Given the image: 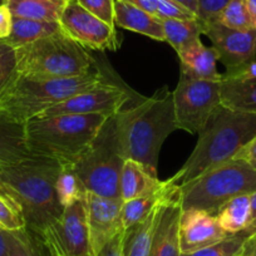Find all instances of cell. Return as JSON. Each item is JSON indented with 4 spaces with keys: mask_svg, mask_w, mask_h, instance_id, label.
<instances>
[{
    "mask_svg": "<svg viewBox=\"0 0 256 256\" xmlns=\"http://www.w3.org/2000/svg\"><path fill=\"white\" fill-rule=\"evenodd\" d=\"M116 132L124 160H134L157 172L164 140L177 130L172 92L164 88L152 97H142L114 114Z\"/></svg>",
    "mask_w": 256,
    "mask_h": 256,
    "instance_id": "cell-1",
    "label": "cell"
},
{
    "mask_svg": "<svg viewBox=\"0 0 256 256\" xmlns=\"http://www.w3.org/2000/svg\"><path fill=\"white\" fill-rule=\"evenodd\" d=\"M60 170V162L42 156L0 166V186L19 204L26 228L36 235L63 212L56 191Z\"/></svg>",
    "mask_w": 256,
    "mask_h": 256,
    "instance_id": "cell-2",
    "label": "cell"
},
{
    "mask_svg": "<svg viewBox=\"0 0 256 256\" xmlns=\"http://www.w3.org/2000/svg\"><path fill=\"white\" fill-rule=\"evenodd\" d=\"M256 136V114L231 110L218 106L184 166L168 181L184 184L212 167L235 158L241 148Z\"/></svg>",
    "mask_w": 256,
    "mask_h": 256,
    "instance_id": "cell-3",
    "label": "cell"
},
{
    "mask_svg": "<svg viewBox=\"0 0 256 256\" xmlns=\"http://www.w3.org/2000/svg\"><path fill=\"white\" fill-rule=\"evenodd\" d=\"M106 80L98 64L86 74L66 80H34L16 73L0 92V122L26 123L52 106Z\"/></svg>",
    "mask_w": 256,
    "mask_h": 256,
    "instance_id": "cell-4",
    "label": "cell"
},
{
    "mask_svg": "<svg viewBox=\"0 0 256 256\" xmlns=\"http://www.w3.org/2000/svg\"><path fill=\"white\" fill-rule=\"evenodd\" d=\"M108 118L97 113L38 116L24 123L26 144L33 156L70 164L92 144Z\"/></svg>",
    "mask_w": 256,
    "mask_h": 256,
    "instance_id": "cell-5",
    "label": "cell"
},
{
    "mask_svg": "<svg viewBox=\"0 0 256 256\" xmlns=\"http://www.w3.org/2000/svg\"><path fill=\"white\" fill-rule=\"evenodd\" d=\"M16 73L34 80L78 77L97 66L94 56L63 32L16 49Z\"/></svg>",
    "mask_w": 256,
    "mask_h": 256,
    "instance_id": "cell-6",
    "label": "cell"
},
{
    "mask_svg": "<svg viewBox=\"0 0 256 256\" xmlns=\"http://www.w3.org/2000/svg\"><path fill=\"white\" fill-rule=\"evenodd\" d=\"M178 187L182 211L198 208L216 215L231 198L256 192V171L232 158Z\"/></svg>",
    "mask_w": 256,
    "mask_h": 256,
    "instance_id": "cell-7",
    "label": "cell"
},
{
    "mask_svg": "<svg viewBox=\"0 0 256 256\" xmlns=\"http://www.w3.org/2000/svg\"><path fill=\"white\" fill-rule=\"evenodd\" d=\"M123 162L114 116H110L92 144L74 161L67 164L76 172L86 192L103 198H120V177Z\"/></svg>",
    "mask_w": 256,
    "mask_h": 256,
    "instance_id": "cell-8",
    "label": "cell"
},
{
    "mask_svg": "<svg viewBox=\"0 0 256 256\" xmlns=\"http://www.w3.org/2000/svg\"><path fill=\"white\" fill-rule=\"evenodd\" d=\"M36 238L48 256H93L86 195L64 206L60 216Z\"/></svg>",
    "mask_w": 256,
    "mask_h": 256,
    "instance_id": "cell-9",
    "label": "cell"
},
{
    "mask_svg": "<svg viewBox=\"0 0 256 256\" xmlns=\"http://www.w3.org/2000/svg\"><path fill=\"white\" fill-rule=\"evenodd\" d=\"M172 97L177 130L198 134L221 104L220 82L192 80L180 74Z\"/></svg>",
    "mask_w": 256,
    "mask_h": 256,
    "instance_id": "cell-10",
    "label": "cell"
},
{
    "mask_svg": "<svg viewBox=\"0 0 256 256\" xmlns=\"http://www.w3.org/2000/svg\"><path fill=\"white\" fill-rule=\"evenodd\" d=\"M134 90L127 87H120L116 80H107L106 82L80 92L60 103L52 106L42 112V117L59 114H103L110 117L120 112L130 102ZM38 117V116H36Z\"/></svg>",
    "mask_w": 256,
    "mask_h": 256,
    "instance_id": "cell-11",
    "label": "cell"
},
{
    "mask_svg": "<svg viewBox=\"0 0 256 256\" xmlns=\"http://www.w3.org/2000/svg\"><path fill=\"white\" fill-rule=\"evenodd\" d=\"M59 24L66 36L87 50H116L120 46L116 26L86 10L77 0L68 2Z\"/></svg>",
    "mask_w": 256,
    "mask_h": 256,
    "instance_id": "cell-12",
    "label": "cell"
},
{
    "mask_svg": "<svg viewBox=\"0 0 256 256\" xmlns=\"http://www.w3.org/2000/svg\"><path fill=\"white\" fill-rule=\"evenodd\" d=\"M206 36L212 43L218 60L226 70H238L256 60V29L240 30L222 26L218 22L205 24Z\"/></svg>",
    "mask_w": 256,
    "mask_h": 256,
    "instance_id": "cell-13",
    "label": "cell"
},
{
    "mask_svg": "<svg viewBox=\"0 0 256 256\" xmlns=\"http://www.w3.org/2000/svg\"><path fill=\"white\" fill-rule=\"evenodd\" d=\"M122 204L120 198H103L92 192H86L88 228L93 256L124 230L122 225Z\"/></svg>",
    "mask_w": 256,
    "mask_h": 256,
    "instance_id": "cell-14",
    "label": "cell"
},
{
    "mask_svg": "<svg viewBox=\"0 0 256 256\" xmlns=\"http://www.w3.org/2000/svg\"><path fill=\"white\" fill-rule=\"evenodd\" d=\"M181 215L182 206L180 187L178 184L170 182L168 191L160 202L150 256H181V248H180Z\"/></svg>",
    "mask_w": 256,
    "mask_h": 256,
    "instance_id": "cell-15",
    "label": "cell"
},
{
    "mask_svg": "<svg viewBox=\"0 0 256 256\" xmlns=\"http://www.w3.org/2000/svg\"><path fill=\"white\" fill-rule=\"evenodd\" d=\"M215 215L205 210H184L180 220V248L188 254L228 238Z\"/></svg>",
    "mask_w": 256,
    "mask_h": 256,
    "instance_id": "cell-16",
    "label": "cell"
},
{
    "mask_svg": "<svg viewBox=\"0 0 256 256\" xmlns=\"http://www.w3.org/2000/svg\"><path fill=\"white\" fill-rule=\"evenodd\" d=\"M180 59V74L192 80L221 82L222 74L218 73L216 62L218 56L212 46H206L201 39L184 46L177 52Z\"/></svg>",
    "mask_w": 256,
    "mask_h": 256,
    "instance_id": "cell-17",
    "label": "cell"
},
{
    "mask_svg": "<svg viewBox=\"0 0 256 256\" xmlns=\"http://www.w3.org/2000/svg\"><path fill=\"white\" fill-rule=\"evenodd\" d=\"M114 26L142 34L154 40L164 42L162 20L123 0H114Z\"/></svg>",
    "mask_w": 256,
    "mask_h": 256,
    "instance_id": "cell-18",
    "label": "cell"
},
{
    "mask_svg": "<svg viewBox=\"0 0 256 256\" xmlns=\"http://www.w3.org/2000/svg\"><path fill=\"white\" fill-rule=\"evenodd\" d=\"M157 172L151 171L134 160H124L120 177V194L123 202L148 194L162 186Z\"/></svg>",
    "mask_w": 256,
    "mask_h": 256,
    "instance_id": "cell-19",
    "label": "cell"
},
{
    "mask_svg": "<svg viewBox=\"0 0 256 256\" xmlns=\"http://www.w3.org/2000/svg\"><path fill=\"white\" fill-rule=\"evenodd\" d=\"M221 106L238 112L256 114V77L221 78Z\"/></svg>",
    "mask_w": 256,
    "mask_h": 256,
    "instance_id": "cell-20",
    "label": "cell"
},
{
    "mask_svg": "<svg viewBox=\"0 0 256 256\" xmlns=\"http://www.w3.org/2000/svg\"><path fill=\"white\" fill-rule=\"evenodd\" d=\"M162 201V200H161ZM160 204L138 222L123 230L122 252L123 256H150L154 228H156L157 214Z\"/></svg>",
    "mask_w": 256,
    "mask_h": 256,
    "instance_id": "cell-21",
    "label": "cell"
},
{
    "mask_svg": "<svg viewBox=\"0 0 256 256\" xmlns=\"http://www.w3.org/2000/svg\"><path fill=\"white\" fill-rule=\"evenodd\" d=\"M30 156L24 123L0 122V166L18 164Z\"/></svg>",
    "mask_w": 256,
    "mask_h": 256,
    "instance_id": "cell-22",
    "label": "cell"
},
{
    "mask_svg": "<svg viewBox=\"0 0 256 256\" xmlns=\"http://www.w3.org/2000/svg\"><path fill=\"white\" fill-rule=\"evenodd\" d=\"M67 3V0H6L13 16L46 22H59Z\"/></svg>",
    "mask_w": 256,
    "mask_h": 256,
    "instance_id": "cell-23",
    "label": "cell"
},
{
    "mask_svg": "<svg viewBox=\"0 0 256 256\" xmlns=\"http://www.w3.org/2000/svg\"><path fill=\"white\" fill-rule=\"evenodd\" d=\"M62 26L59 22H46V20H34V19L16 18L13 16V26L12 33L6 43L14 48H19L26 44L33 43L38 39L46 38V36H54L60 33Z\"/></svg>",
    "mask_w": 256,
    "mask_h": 256,
    "instance_id": "cell-24",
    "label": "cell"
},
{
    "mask_svg": "<svg viewBox=\"0 0 256 256\" xmlns=\"http://www.w3.org/2000/svg\"><path fill=\"white\" fill-rule=\"evenodd\" d=\"M215 216L228 235L242 232L250 218V195H241L231 198L220 208Z\"/></svg>",
    "mask_w": 256,
    "mask_h": 256,
    "instance_id": "cell-25",
    "label": "cell"
},
{
    "mask_svg": "<svg viewBox=\"0 0 256 256\" xmlns=\"http://www.w3.org/2000/svg\"><path fill=\"white\" fill-rule=\"evenodd\" d=\"M170 188L168 180L164 181L162 186L154 191L144 194L134 200L126 201L122 204V225L123 228H130L134 224L144 220L160 202Z\"/></svg>",
    "mask_w": 256,
    "mask_h": 256,
    "instance_id": "cell-26",
    "label": "cell"
},
{
    "mask_svg": "<svg viewBox=\"0 0 256 256\" xmlns=\"http://www.w3.org/2000/svg\"><path fill=\"white\" fill-rule=\"evenodd\" d=\"M164 26V42L176 50H181L184 46L200 39L201 34L205 32V24L198 18L188 20H177V19H161Z\"/></svg>",
    "mask_w": 256,
    "mask_h": 256,
    "instance_id": "cell-27",
    "label": "cell"
},
{
    "mask_svg": "<svg viewBox=\"0 0 256 256\" xmlns=\"http://www.w3.org/2000/svg\"><path fill=\"white\" fill-rule=\"evenodd\" d=\"M56 191L63 208L86 195L82 182L67 164H62V170L56 182Z\"/></svg>",
    "mask_w": 256,
    "mask_h": 256,
    "instance_id": "cell-28",
    "label": "cell"
},
{
    "mask_svg": "<svg viewBox=\"0 0 256 256\" xmlns=\"http://www.w3.org/2000/svg\"><path fill=\"white\" fill-rule=\"evenodd\" d=\"M9 256H48L36 234L28 228L9 231Z\"/></svg>",
    "mask_w": 256,
    "mask_h": 256,
    "instance_id": "cell-29",
    "label": "cell"
},
{
    "mask_svg": "<svg viewBox=\"0 0 256 256\" xmlns=\"http://www.w3.org/2000/svg\"><path fill=\"white\" fill-rule=\"evenodd\" d=\"M216 22L231 29L248 30L255 28V20L250 14L246 0H231Z\"/></svg>",
    "mask_w": 256,
    "mask_h": 256,
    "instance_id": "cell-30",
    "label": "cell"
},
{
    "mask_svg": "<svg viewBox=\"0 0 256 256\" xmlns=\"http://www.w3.org/2000/svg\"><path fill=\"white\" fill-rule=\"evenodd\" d=\"M0 228L14 231L26 228L23 211L13 196L0 186Z\"/></svg>",
    "mask_w": 256,
    "mask_h": 256,
    "instance_id": "cell-31",
    "label": "cell"
},
{
    "mask_svg": "<svg viewBox=\"0 0 256 256\" xmlns=\"http://www.w3.org/2000/svg\"><path fill=\"white\" fill-rule=\"evenodd\" d=\"M245 241L246 238L241 234L228 235V238L214 244V245L200 248L194 252L181 254V256H241Z\"/></svg>",
    "mask_w": 256,
    "mask_h": 256,
    "instance_id": "cell-32",
    "label": "cell"
},
{
    "mask_svg": "<svg viewBox=\"0 0 256 256\" xmlns=\"http://www.w3.org/2000/svg\"><path fill=\"white\" fill-rule=\"evenodd\" d=\"M16 73V48L0 40V92L6 87Z\"/></svg>",
    "mask_w": 256,
    "mask_h": 256,
    "instance_id": "cell-33",
    "label": "cell"
},
{
    "mask_svg": "<svg viewBox=\"0 0 256 256\" xmlns=\"http://www.w3.org/2000/svg\"><path fill=\"white\" fill-rule=\"evenodd\" d=\"M157 16L160 19H177V20H188L198 18L194 12L176 0H158L157 4Z\"/></svg>",
    "mask_w": 256,
    "mask_h": 256,
    "instance_id": "cell-34",
    "label": "cell"
},
{
    "mask_svg": "<svg viewBox=\"0 0 256 256\" xmlns=\"http://www.w3.org/2000/svg\"><path fill=\"white\" fill-rule=\"evenodd\" d=\"M78 3L110 26H114V0H77Z\"/></svg>",
    "mask_w": 256,
    "mask_h": 256,
    "instance_id": "cell-35",
    "label": "cell"
},
{
    "mask_svg": "<svg viewBox=\"0 0 256 256\" xmlns=\"http://www.w3.org/2000/svg\"><path fill=\"white\" fill-rule=\"evenodd\" d=\"M231 0H198V18L204 24L214 23Z\"/></svg>",
    "mask_w": 256,
    "mask_h": 256,
    "instance_id": "cell-36",
    "label": "cell"
},
{
    "mask_svg": "<svg viewBox=\"0 0 256 256\" xmlns=\"http://www.w3.org/2000/svg\"><path fill=\"white\" fill-rule=\"evenodd\" d=\"M235 158L241 160L256 171V136L238 151Z\"/></svg>",
    "mask_w": 256,
    "mask_h": 256,
    "instance_id": "cell-37",
    "label": "cell"
},
{
    "mask_svg": "<svg viewBox=\"0 0 256 256\" xmlns=\"http://www.w3.org/2000/svg\"><path fill=\"white\" fill-rule=\"evenodd\" d=\"M13 26V16L6 4L0 6V40L9 38Z\"/></svg>",
    "mask_w": 256,
    "mask_h": 256,
    "instance_id": "cell-38",
    "label": "cell"
},
{
    "mask_svg": "<svg viewBox=\"0 0 256 256\" xmlns=\"http://www.w3.org/2000/svg\"><path fill=\"white\" fill-rule=\"evenodd\" d=\"M122 232L118 234L116 238H113L102 250L98 254H96V256H123L122 252Z\"/></svg>",
    "mask_w": 256,
    "mask_h": 256,
    "instance_id": "cell-39",
    "label": "cell"
},
{
    "mask_svg": "<svg viewBox=\"0 0 256 256\" xmlns=\"http://www.w3.org/2000/svg\"><path fill=\"white\" fill-rule=\"evenodd\" d=\"M240 234L246 238L256 234V192L250 195V218H248V226Z\"/></svg>",
    "mask_w": 256,
    "mask_h": 256,
    "instance_id": "cell-40",
    "label": "cell"
},
{
    "mask_svg": "<svg viewBox=\"0 0 256 256\" xmlns=\"http://www.w3.org/2000/svg\"><path fill=\"white\" fill-rule=\"evenodd\" d=\"M126 3L132 4V6H137V8L142 9V10L147 12L150 14H157V4H158V0H123Z\"/></svg>",
    "mask_w": 256,
    "mask_h": 256,
    "instance_id": "cell-41",
    "label": "cell"
},
{
    "mask_svg": "<svg viewBox=\"0 0 256 256\" xmlns=\"http://www.w3.org/2000/svg\"><path fill=\"white\" fill-rule=\"evenodd\" d=\"M241 256H256V234L246 238L242 246Z\"/></svg>",
    "mask_w": 256,
    "mask_h": 256,
    "instance_id": "cell-42",
    "label": "cell"
},
{
    "mask_svg": "<svg viewBox=\"0 0 256 256\" xmlns=\"http://www.w3.org/2000/svg\"><path fill=\"white\" fill-rule=\"evenodd\" d=\"M0 256H9V232L0 228Z\"/></svg>",
    "mask_w": 256,
    "mask_h": 256,
    "instance_id": "cell-43",
    "label": "cell"
},
{
    "mask_svg": "<svg viewBox=\"0 0 256 256\" xmlns=\"http://www.w3.org/2000/svg\"><path fill=\"white\" fill-rule=\"evenodd\" d=\"M176 2L188 8L190 10L194 12L198 16V0H176Z\"/></svg>",
    "mask_w": 256,
    "mask_h": 256,
    "instance_id": "cell-44",
    "label": "cell"
},
{
    "mask_svg": "<svg viewBox=\"0 0 256 256\" xmlns=\"http://www.w3.org/2000/svg\"><path fill=\"white\" fill-rule=\"evenodd\" d=\"M246 4H248V8L254 20H256V0H246Z\"/></svg>",
    "mask_w": 256,
    "mask_h": 256,
    "instance_id": "cell-45",
    "label": "cell"
},
{
    "mask_svg": "<svg viewBox=\"0 0 256 256\" xmlns=\"http://www.w3.org/2000/svg\"><path fill=\"white\" fill-rule=\"evenodd\" d=\"M3 4H6V0H0V6H3Z\"/></svg>",
    "mask_w": 256,
    "mask_h": 256,
    "instance_id": "cell-46",
    "label": "cell"
},
{
    "mask_svg": "<svg viewBox=\"0 0 256 256\" xmlns=\"http://www.w3.org/2000/svg\"><path fill=\"white\" fill-rule=\"evenodd\" d=\"M255 29H256V20H255Z\"/></svg>",
    "mask_w": 256,
    "mask_h": 256,
    "instance_id": "cell-47",
    "label": "cell"
},
{
    "mask_svg": "<svg viewBox=\"0 0 256 256\" xmlns=\"http://www.w3.org/2000/svg\"><path fill=\"white\" fill-rule=\"evenodd\" d=\"M67 2H70V0H67Z\"/></svg>",
    "mask_w": 256,
    "mask_h": 256,
    "instance_id": "cell-48",
    "label": "cell"
}]
</instances>
